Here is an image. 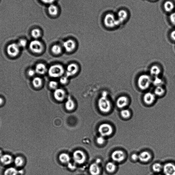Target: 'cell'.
I'll use <instances>...</instances> for the list:
<instances>
[{"label": "cell", "mask_w": 175, "mask_h": 175, "mask_svg": "<svg viewBox=\"0 0 175 175\" xmlns=\"http://www.w3.org/2000/svg\"><path fill=\"white\" fill-rule=\"evenodd\" d=\"M108 94L106 91H103L98 101L99 109L104 113L109 112L111 110L112 104L111 101L108 98Z\"/></svg>", "instance_id": "cell-1"}, {"label": "cell", "mask_w": 175, "mask_h": 175, "mask_svg": "<svg viewBox=\"0 0 175 175\" xmlns=\"http://www.w3.org/2000/svg\"><path fill=\"white\" fill-rule=\"evenodd\" d=\"M152 78L147 74H143L139 76L137 80V84L139 88L142 90H147L152 83Z\"/></svg>", "instance_id": "cell-2"}, {"label": "cell", "mask_w": 175, "mask_h": 175, "mask_svg": "<svg viewBox=\"0 0 175 175\" xmlns=\"http://www.w3.org/2000/svg\"><path fill=\"white\" fill-rule=\"evenodd\" d=\"M48 75L53 78H58L63 76L65 72L63 66L60 64H55L51 66L48 69Z\"/></svg>", "instance_id": "cell-3"}, {"label": "cell", "mask_w": 175, "mask_h": 175, "mask_svg": "<svg viewBox=\"0 0 175 175\" xmlns=\"http://www.w3.org/2000/svg\"><path fill=\"white\" fill-rule=\"evenodd\" d=\"M104 22L105 26L109 28H114L120 25L115 16L111 13L105 15Z\"/></svg>", "instance_id": "cell-4"}, {"label": "cell", "mask_w": 175, "mask_h": 175, "mask_svg": "<svg viewBox=\"0 0 175 175\" xmlns=\"http://www.w3.org/2000/svg\"><path fill=\"white\" fill-rule=\"evenodd\" d=\"M29 47L33 53H41L44 49L43 45L41 42L36 40L31 41Z\"/></svg>", "instance_id": "cell-5"}, {"label": "cell", "mask_w": 175, "mask_h": 175, "mask_svg": "<svg viewBox=\"0 0 175 175\" xmlns=\"http://www.w3.org/2000/svg\"><path fill=\"white\" fill-rule=\"evenodd\" d=\"M98 130L100 134L104 137L111 135L113 132L112 126L108 124H103L100 125Z\"/></svg>", "instance_id": "cell-6"}, {"label": "cell", "mask_w": 175, "mask_h": 175, "mask_svg": "<svg viewBox=\"0 0 175 175\" xmlns=\"http://www.w3.org/2000/svg\"><path fill=\"white\" fill-rule=\"evenodd\" d=\"M79 70V67L75 63H71L67 66L65 70L66 75L68 77L73 76L77 73Z\"/></svg>", "instance_id": "cell-7"}, {"label": "cell", "mask_w": 175, "mask_h": 175, "mask_svg": "<svg viewBox=\"0 0 175 175\" xmlns=\"http://www.w3.org/2000/svg\"><path fill=\"white\" fill-rule=\"evenodd\" d=\"M73 158L76 163L81 164L85 162L86 157L85 154L82 151L79 150L74 152L73 154Z\"/></svg>", "instance_id": "cell-8"}, {"label": "cell", "mask_w": 175, "mask_h": 175, "mask_svg": "<svg viewBox=\"0 0 175 175\" xmlns=\"http://www.w3.org/2000/svg\"><path fill=\"white\" fill-rule=\"evenodd\" d=\"M20 47L18 44L12 43L9 45L7 48V52L10 56H17L20 52Z\"/></svg>", "instance_id": "cell-9"}, {"label": "cell", "mask_w": 175, "mask_h": 175, "mask_svg": "<svg viewBox=\"0 0 175 175\" xmlns=\"http://www.w3.org/2000/svg\"><path fill=\"white\" fill-rule=\"evenodd\" d=\"M64 49L67 53H71L75 49L76 44L75 41L71 39L66 40L63 44Z\"/></svg>", "instance_id": "cell-10"}, {"label": "cell", "mask_w": 175, "mask_h": 175, "mask_svg": "<svg viewBox=\"0 0 175 175\" xmlns=\"http://www.w3.org/2000/svg\"><path fill=\"white\" fill-rule=\"evenodd\" d=\"M54 98L57 101L61 102L63 101L66 97V93L62 89L58 88L54 90L53 93Z\"/></svg>", "instance_id": "cell-11"}, {"label": "cell", "mask_w": 175, "mask_h": 175, "mask_svg": "<svg viewBox=\"0 0 175 175\" xmlns=\"http://www.w3.org/2000/svg\"><path fill=\"white\" fill-rule=\"evenodd\" d=\"M125 154L121 150H116L112 153L111 157L113 161L117 163H120L124 160L125 158Z\"/></svg>", "instance_id": "cell-12"}, {"label": "cell", "mask_w": 175, "mask_h": 175, "mask_svg": "<svg viewBox=\"0 0 175 175\" xmlns=\"http://www.w3.org/2000/svg\"><path fill=\"white\" fill-rule=\"evenodd\" d=\"M129 103V99L125 96H122L118 97L116 100V104L119 108L123 109L127 106Z\"/></svg>", "instance_id": "cell-13"}, {"label": "cell", "mask_w": 175, "mask_h": 175, "mask_svg": "<svg viewBox=\"0 0 175 175\" xmlns=\"http://www.w3.org/2000/svg\"><path fill=\"white\" fill-rule=\"evenodd\" d=\"M156 97L154 93L151 92L146 93L143 97L144 102L147 105H151L155 102Z\"/></svg>", "instance_id": "cell-14"}, {"label": "cell", "mask_w": 175, "mask_h": 175, "mask_svg": "<svg viewBox=\"0 0 175 175\" xmlns=\"http://www.w3.org/2000/svg\"><path fill=\"white\" fill-rule=\"evenodd\" d=\"M163 171L165 175H175V165L167 163L163 166Z\"/></svg>", "instance_id": "cell-15"}, {"label": "cell", "mask_w": 175, "mask_h": 175, "mask_svg": "<svg viewBox=\"0 0 175 175\" xmlns=\"http://www.w3.org/2000/svg\"><path fill=\"white\" fill-rule=\"evenodd\" d=\"M35 70L36 73L42 75L47 72L48 69L44 64L39 63L36 65Z\"/></svg>", "instance_id": "cell-16"}, {"label": "cell", "mask_w": 175, "mask_h": 175, "mask_svg": "<svg viewBox=\"0 0 175 175\" xmlns=\"http://www.w3.org/2000/svg\"><path fill=\"white\" fill-rule=\"evenodd\" d=\"M0 161L2 164L7 166L12 163L13 161V158L10 155L4 154L0 158Z\"/></svg>", "instance_id": "cell-17"}, {"label": "cell", "mask_w": 175, "mask_h": 175, "mask_svg": "<svg viewBox=\"0 0 175 175\" xmlns=\"http://www.w3.org/2000/svg\"><path fill=\"white\" fill-rule=\"evenodd\" d=\"M128 14L127 11L124 10H121L117 13V19L120 24L123 23L126 20L128 17Z\"/></svg>", "instance_id": "cell-18"}, {"label": "cell", "mask_w": 175, "mask_h": 175, "mask_svg": "<svg viewBox=\"0 0 175 175\" xmlns=\"http://www.w3.org/2000/svg\"><path fill=\"white\" fill-rule=\"evenodd\" d=\"M161 72L160 67L157 65L152 66L150 70V73L151 75L155 77L159 76Z\"/></svg>", "instance_id": "cell-19"}, {"label": "cell", "mask_w": 175, "mask_h": 175, "mask_svg": "<svg viewBox=\"0 0 175 175\" xmlns=\"http://www.w3.org/2000/svg\"><path fill=\"white\" fill-rule=\"evenodd\" d=\"M151 158V154L147 151H143L139 155V160L142 162H147Z\"/></svg>", "instance_id": "cell-20"}, {"label": "cell", "mask_w": 175, "mask_h": 175, "mask_svg": "<svg viewBox=\"0 0 175 175\" xmlns=\"http://www.w3.org/2000/svg\"><path fill=\"white\" fill-rule=\"evenodd\" d=\"M89 172L92 175H98L100 173V168L98 164L93 163L90 165Z\"/></svg>", "instance_id": "cell-21"}, {"label": "cell", "mask_w": 175, "mask_h": 175, "mask_svg": "<svg viewBox=\"0 0 175 175\" xmlns=\"http://www.w3.org/2000/svg\"><path fill=\"white\" fill-rule=\"evenodd\" d=\"M166 92V90L163 86H160L155 87L154 93L156 96L161 97L164 96Z\"/></svg>", "instance_id": "cell-22"}, {"label": "cell", "mask_w": 175, "mask_h": 175, "mask_svg": "<svg viewBox=\"0 0 175 175\" xmlns=\"http://www.w3.org/2000/svg\"><path fill=\"white\" fill-rule=\"evenodd\" d=\"M65 107L66 109L69 111H72L75 107V104L70 96L67 97L65 103Z\"/></svg>", "instance_id": "cell-23"}, {"label": "cell", "mask_w": 175, "mask_h": 175, "mask_svg": "<svg viewBox=\"0 0 175 175\" xmlns=\"http://www.w3.org/2000/svg\"><path fill=\"white\" fill-rule=\"evenodd\" d=\"M49 13L53 16H56L59 12L57 6L53 4L50 5L48 9Z\"/></svg>", "instance_id": "cell-24"}, {"label": "cell", "mask_w": 175, "mask_h": 175, "mask_svg": "<svg viewBox=\"0 0 175 175\" xmlns=\"http://www.w3.org/2000/svg\"><path fill=\"white\" fill-rule=\"evenodd\" d=\"M164 6L165 11L168 12L172 11L174 8L173 3L170 1H167L165 2Z\"/></svg>", "instance_id": "cell-25"}, {"label": "cell", "mask_w": 175, "mask_h": 175, "mask_svg": "<svg viewBox=\"0 0 175 175\" xmlns=\"http://www.w3.org/2000/svg\"><path fill=\"white\" fill-rule=\"evenodd\" d=\"M51 51L55 55H59L62 52V48L59 45L55 44L51 47Z\"/></svg>", "instance_id": "cell-26"}, {"label": "cell", "mask_w": 175, "mask_h": 175, "mask_svg": "<svg viewBox=\"0 0 175 175\" xmlns=\"http://www.w3.org/2000/svg\"><path fill=\"white\" fill-rule=\"evenodd\" d=\"M18 171L13 167L7 169L4 173V175H18Z\"/></svg>", "instance_id": "cell-27"}, {"label": "cell", "mask_w": 175, "mask_h": 175, "mask_svg": "<svg viewBox=\"0 0 175 175\" xmlns=\"http://www.w3.org/2000/svg\"><path fill=\"white\" fill-rule=\"evenodd\" d=\"M117 166L114 162H110L106 164V169L108 172L113 173L115 171L116 169Z\"/></svg>", "instance_id": "cell-28"}, {"label": "cell", "mask_w": 175, "mask_h": 175, "mask_svg": "<svg viewBox=\"0 0 175 175\" xmlns=\"http://www.w3.org/2000/svg\"><path fill=\"white\" fill-rule=\"evenodd\" d=\"M32 83L36 88H39L42 86L43 80L40 77H35L32 81Z\"/></svg>", "instance_id": "cell-29"}, {"label": "cell", "mask_w": 175, "mask_h": 175, "mask_svg": "<svg viewBox=\"0 0 175 175\" xmlns=\"http://www.w3.org/2000/svg\"><path fill=\"white\" fill-rule=\"evenodd\" d=\"M152 83L156 87L163 86L164 83L163 80L159 76L155 77L154 79L152 80Z\"/></svg>", "instance_id": "cell-30"}, {"label": "cell", "mask_w": 175, "mask_h": 175, "mask_svg": "<svg viewBox=\"0 0 175 175\" xmlns=\"http://www.w3.org/2000/svg\"><path fill=\"white\" fill-rule=\"evenodd\" d=\"M14 163L16 166L18 167H22L24 164V158L21 156H17L14 160Z\"/></svg>", "instance_id": "cell-31"}, {"label": "cell", "mask_w": 175, "mask_h": 175, "mask_svg": "<svg viewBox=\"0 0 175 175\" xmlns=\"http://www.w3.org/2000/svg\"><path fill=\"white\" fill-rule=\"evenodd\" d=\"M60 160L63 163H69L70 160L69 155L66 153H62L59 156Z\"/></svg>", "instance_id": "cell-32"}, {"label": "cell", "mask_w": 175, "mask_h": 175, "mask_svg": "<svg viewBox=\"0 0 175 175\" xmlns=\"http://www.w3.org/2000/svg\"><path fill=\"white\" fill-rule=\"evenodd\" d=\"M31 35L35 39H37L41 36V32L39 29L34 28L31 31Z\"/></svg>", "instance_id": "cell-33"}, {"label": "cell", "mask_w": 175, "mask_h": 175, "mask_svg": "<svg viewBox=\"0 0 175 175\" xmlns=\"http://www.w3.org/2000/svg\"><path fill=\"white\" fill-rule=\"evenodd\" d=\"M163 166L159 163H155L153 165L152 169L153 171L156 173H160L163 170Z\"/></svg>", "instance_id": "cell-34"}, {"label": "cell", "mask_w": 175, "mask_h": 175, "mask_svg": "<svg viewBox=\"0 0 175 175\" xmlns=\"http://www.w3.org/2000/svg\"><path fill=\"white\" fill-rule=\"evenodd\" d=\"M121 114L123 118H128L130 116L131 113L129 109H123L121 112Z\"/></svg>", "instance_id": "cell-35"}, {"label": "cell", "mask_w": 175, "mask_h": 175, "mask_svg": "<svg viewBox=\"0 0 175 175\" xmlns=\"http://www.w3.org/2000/svg\"><path fill=\"white\" fill-rule=\"evenodd\" d=\"M49 86L51 89L54 90L58 88V83L56 81L51 80L49 83Z\"/></svg>", "instance_id": "cell-36"}, {"label": "cell", "mask_w": 175, "mask_h": 175, "mask_svg": "<svg viewBox=\"0 0 175 175\" xmlns=\"http://www.w3.org/2000/svg\"><path fill=\"white\" fill-rule=\"evenodd\" d=\"M69 78V77H68L66 75L61 76L60 78V83L62 85H65L68 82Z\"/></svg>", "instance_id": "cell-37"}, {"label": "cell", "mask_w": 175, "mask_h": 175, "mask_svg": "<svg viewBox=\"0 0 175 175\" xmlns=\"http://www.w3.org/2000/svg\"><path fill=\"white\" fill-rule=\"evenodd\" d=\"M27 44V42L26 40L24 39H21L19 41L18 45L20 47H25L26 46Z\"/></svg>", "instance_id": "cell-38"}, {"label": "cell", "mask_w": 175, "mask_h": 175, "mask_svg": "<svg viewBox=\"0 0 175 175\" xmlns=\"http://www.w3.org/2000/svg\"><path fill=\"white\" fill-rule=\"evenodd\" d=\"M105 141V137H103L102 136L97 138L96 139V142L99 145H102L104 143Z\"/></svg>", "instance_id": "cell-39"}, {"label": "cell", "mask_w": 175, "mask_h": 175, "mask_svg": "<svg viewBox=\"0 0 175 175\" xmlns=\"http://www.w3.org/2000/svg\"><path fill=\"white\" fill-rule=\"evenodd\" d=\"M169 19L171 23L175 25V11L173 12L170 15Z\"/></svg>", "instance_id": "cell-40"}, {"label": "cell", "mask_w": 175, "mask_h": 175, "mask_svg": "<svg viewBox=\"0 0 175 175\" xmlns=\"http://www.w3.org/2000/svg\"><path fill=\"white\" fill-rule=\"evenodd\" d=\"M41 1L45 4L51 5L53 4L56 0H41Z\"/></svg>", "instance_id": "cell-41"}, {"label": "cell", "mask_w": 175, "mask_h": 175, "mask_svg": "<svg viewBox=\"0 0 175 175\" xmlns=\"http://www.w3.org/2000/svg\"><path fill=\"white\" fill-rule=\"evenodd\" d=\"M36 73V72L35 70L32 69L29 70L28 72V75L30 76H34Z\"/></svg>", "instance_id": "cell-42"}, {"label": "cell", "mask_w": 175, "mask_h": 175, "mask_svg": "<svg viewBox=\"0 0 175 175\" xmlns=\"http://www.w3.org/2000/svg\"><path fill=\"white\" fill-rule=\"evenodd\" d=\"M132 160H139V155L136 154H133L131 156Z\"/></svg>", "instance_id": "cell-43"}, {"label": "cell", "mask_w": 175, "mask_h": 175, "mask_svg": "<svg viewBox=\"0 0 175 175\" xmlns=\"http://www.w3.org/2000/svg\"><path fill=\"white\" fill-rule=\"evenodd\" d=\"M170 37L172 40L175 41V30L171 32L170 34Z\"/></svg>", "instance_id": "cell-44"}, {"label": "cell", "mask_w": 175, "mask_h": 175, "mask_svg": "<svg viewBox=\"0 0 175 175\" xmlns=\"http://www.w3.org/2000/svg\"><path fill=\"white\" fill-rule=\"evenodd\" d=\"M72 164H69V167L71 169H75V166H72Z\"/></svg>", "instance_id": "cell-45"}, {"label": "cell", "mask_w": 175, "mask_h": 175, "mask_svg": "<svg viewBox=\"0 0 175 175\" xmlns=\"http://www.w3.org/2000/svg\"><path fill=\"white\" fill-rule=\"evenodd\" d=\"M24 173V171L22 170H20L18 171V173L19 174H23Z\"/></svg>", "instance_id": "cell-46"}, {"label": "cell", "mask_w": 175, "mask_h": 175, "mask_svg": "<svg viewBox=\"0 0 175 175\" xmlns=\"http://www.w3.org/2000/svg\"><path fill=\"white\" fill-rule=\"evenodd\" d=\"M3 103V99L2 98H0V105H2Z\"/></svg>", "instance_id": "cell-47"}, {"label": "cell", "mask_w": 175, "mask_h": 175, "mask_svg": "<svg viewBox=\"0 0 175 175\" xmlns=\"http://www.w3.org/2000/svg\"><path fill=\"white\" fill-rule=\"evenodd\" d=\"M3 155L2 151L0 150V158H1Z\"/></svg>", "instance_id": "cell-48"}, {"label": "cell", "mask_w": 175, "mask_h": 175, "mask_svg": "<svg viewBox=\"0 0 175 175\" xmlns=\"http://www.w3.org/2000/svg\"></svg>", "instance_id": "cell-49"}]
</instances>
